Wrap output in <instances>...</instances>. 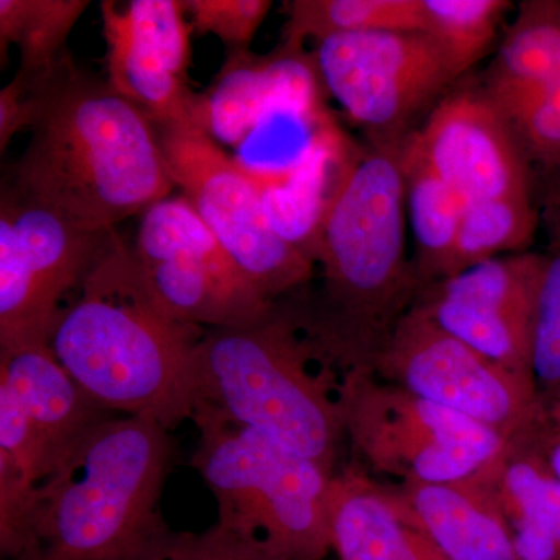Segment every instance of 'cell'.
I'll list each match as a JSON object with an SVG mask.
<instances>
[{
  "instance_id": "6da1fadb",
  "label": "cell",
  "mask_w": 560,
  "mask_h": 560,
  "mask_svg": "<svg viewBox=\"0 0 560 560\" xmlns=\"http://www.w3.org/2000/svg\"><path fill=\"white\" fill-rule=\"evenodd\" d=\"M400 149L359 145L316 232V285L291 307L320 359L338 372H374L420 285L407 254Z\"/></svg>"
},
{
  "instance_id": "5bb4252c",
  "label": "cell",
  "mask_w": 560,
  "mask_h": 560,
  "mask_svg": "<svg viewBox=\"0 0 560 560\" xmlns=\"http://www.w3.org/2000/svg\"><path fill=\"white\" fill-rule=\"evenodd\" d=\"M412 138L430 167L464 206L500 200L537 202L525 151L477 77H464Z\"/></svg>"
},
{
  "instance_id": "cb8c5ba5",
  "label": "cell",
  "mask_w": 560,
  "mask_h": 560,
  "mask_svg": "<svg viewBox=\"0 0 560 560\" xmlns=\"http://www.w3.org/2000/svg\"><path fill=\"white\" fill-rule=\"evenodd\" d=\"M90 0H0V55L20 49L21 72L49 75L68 54V39Z\"/></svg>"
},
{
  "instance_id": "52a82bcc",
  "label": "cell",
  "mask_w": 560,
  "mask_h": 560,
  "mask_svg": "<svg viewBox=\"0 0 560 560\" xmlns=\"http://www.w3.org/2000/svg\"><path fill=\"white\" fill-rule=\"evenodd\" d=\"M342 427L360 463L394 485H458L486 477L506 438L415 396L374 372H349L338 388Z\"/></svg>"
},
{
  "instance_id": "277c9868",
  "label": "cell",
  "mask_w": 560,
  "mask_h": 560,
  "mask_svg": "<svg viewBox=\"0 0 560 560\" xmlns=\"http://www.w3.org/2000/svg\"><path fill=\"white\" fill-rule=\"evenodd\" d=\"M175 445L151 420H103L33 501L18 560H167L161 497Z\"/></svg>"
},
{
  "instance_id": "7c38bea8",
  "label": "cell",
  "mask_w": 560,
  "mask_h": 560,
  "mask_svg": "<svg viewBox=\"0 0 560 560\" xmlns=\"http://www.w3.org/2000/svg\"><path fill=\"white\" fill-rule=\"evenodd\" d=\"M374 374L506 440L529 422L539 394L533 377L488 359L416 307L397 324Z\"/></svg>"
},
{
  "instance_id": "4316f807",
  "label": "cell",
  "mask_w": 560,
  "mask_h": 560,
  "mask_svg": "<svg viewBox=\"0 0 560 560\" xmlns=\"http://www.w3.org/2000/svg\"><path fill=\"white\" fill-rule=\"evenodd\" d=\"M530 371L539 389L560 383V242L544 254L536 316H534Z\"/></svg>"
},
{
  "instance_id": "30bf717a",
  "label": "cell",
  "mask_w": 560,
  "mask_h": 560,
  "mask_svg": "<svg viewBox=\"0 0 560 560\" xmlns=\"http://www.w3.org/2000/svg\"><path fill=\"white\" fill-rule=\"evenodd\" d=\"M168 175L254 289L270 304L304 290L315 264L271 226L259 187L197 127H160Z\"/></svg>"
},
{
  "instance_id": "ffe728a7",
  "label": "cell",
  "mask_w": 560,
  "mask_h": 560,
  "mask_svg": "<svg viewBox=\"0 0 560 560\" xmlns=\"http://www.w3.org/2000/svg\"><path fill=\"white\" fill-rule=\"evenodd\" d=\"M481 90L508 121L560 80V0H525L504 28Z\"/></svg>"
},
{
  "instance_id": "8992f818",
  "label": "cell",
  "mask_w": 560,
  "mask_h": 560,
  "mask_svg": "<svg viewBox=\"0 0 560 560\" xmlns=\"http://www.w3.org/2000/svg\"><path fill=\"white\" fill-rule=\"evenodd\" d=\"M191 420L198 429L191 466L217 501L219 522L291 558L326 560L335 474L206 408H195Z\"/></svg>"
},
{
  "instance_id": "8fae6325",
  "label": "cell",
  "mask_w": 560,
  "mask_h": 560,
  "mask_svg": "<svg viewBox=\"0 0 560 560\" xmlns=\"http://www.w3.org/2000/svg\"><path fill=\"white\" fill-rule=\"evenodd\" d=\"M132 257L158 304L201 329L241 326L272 305L254 289L186 197H167L140 215Z\"/></svg>"
},
{
  "instance_id": "7402d4cb",
  "label": "cell",
  "mask_w": 560,
  "mask_h": 560,
  "mask_svg": "<svg viewBox=\"0 0 560 560\" xmlns=\"http://www.w3.org/2000/svg\"><path fill=\"white\" fill-rule=\"evenodd\" d=\"M400 162L407 220L415 238L412 267L423 289L451 275L464 202L430 167L412 136L400 149Z\"/></svg>"
},
{
  "instance_id": "d4e9b609",
  "label": "cell",
  "mask_w": 560,
  "mask_h": 560,
  "mask_svg": "<svg viewBox=\"0 0 560 560\" xmlns=\"http://www.w3.org/2000/svg\"><path fill=\"white\" fill-rule=\"evenodd\" d=\"M510 0H420L422 32L430 35L451 57L460 75L499 46Z\"/></svg>"
},
{
  "instance_id": "603a6c76",
  "label": "cell",
  "mask_w": 560,
  "mask_h": 560,
  "mask_svg": "<svg viewBox=\"0 0 560 560\" xmlns=\"http://www.w3.org/2000/svg\"><path fill=\"white\" fill-rule=\"evenodd\" d=\"M280 46L305 50L327 36L360 32H422L420 0H293Z\"/></svg>"
},
{
  "instance_id": "e0dca14e",
  "label": "cell",
  "mask_w": 560,
  "mask_h": 560,
  "mask_svg": "<svg viewBox=\"0 0 560 560\" xmlns=\"http://www.w3.org/2000/svg\"><path fill=\"white\" fill-rule=\"evenodd\" d=\"M385 486L401 514L448 560H518L510 526L485 482Z\"/></svg>"
},
{
  "instance_id": "44dd1931",
  "label": "cell",
  "mask_w": 560,
  "mask_h": 560,
  "mask_svg": "<svg viewBox=\"0 0 560 560\" xmlns=\"http://www.w3.org/2000/svg\"><path fill=\"white\" fill-rule=\"evenodd\" d=\"M305 50L230 54L208 91L198 94L195 125L220 147L237 150Z\"/></svg>"
},
{
  "instance_id": "9c48e42d",
  "label": "cell",
  "mask_w": 560,
  "mask_h": 560,
  "mask_svg": "<svg viewBox=\"0 0 560 560\" xmlns=\"http://www.w3.org/2000/svg\"><path fill=\"white\" fill-rule=\"evenodd\" d=\"M116 230L73 220L14 189L0 194V350L49 346L70 291L105 257Z\"/></svg>"
},
{
  "instance_id": "f1b7e54d",
  "label": "cell",
  "mask_w": 560,
  "mask_h": 560,
  "mask_svg": "<svg viewBox=\"0 0 560 560\" xmlns=\"http://www.w3.org/2000/svg\"><path fill=\"white\" fill-rule=\"evenodd\" d=\"M534 180L560 167V80L541 92L528 108L510 121ZM536 184V183H534Z\"/></svg>"
},
{
  "instance_id": "9a60e30c",
  "label": "cell",
  "mask_w": 560,
  "mask_h": 560,
  "mask_svg": "<svg viewBox=\"0 0 560 560\" xmlns=\"http://www.w3.org/2000/svg\"><path fill=\"white\" fill-rule=\"evenodd\" d=\"M110 86L154 127H197L189 88L190 33L184 0L101 3Z\"/></svg>"
},
{
  "instance_id": "4dcf8cb0",
  "label": "cell",
  "mask_w": 560,
  "mask_h": 560,
  "mask_svg": "<svg viewBox=\"0 0 560 560\" xmlns=\"http://www.w3.org/2000/svg\"><path fill=\"white\" fill-rule=\"evenodd\" d=\"M49 75H28L18 70L0 91V151H5L18 132L32 130L39 116L44 86Z\"/></svg>"
},
{
  "instance_id": "ac0fdd59",
  "label": "cell",
  "mask_w": 560,
  "mask_h": 560,
  "mask_svg": "<svg viewBox=\"0 0 560 560\" xmlns=\"http://www.w3.org/2000/svg\"><path fill=\"white\" fill-rule=\"evenodd\" d=\"M327 518L338 560H448L401 514L385 482L357 466L335 471Z\"/></svg>"
},
{
  "instance_id": "ba28073f",
  "label": "cell",
  "mask_w": 560,
  "mask_h": 560,
  "mask_svg": "<svg viewBox=\"0 0 560 560\" xmlns=\"http://www.w3.org/2000/svg\"><path fill=\"white\" fill-rule=\"evenodd\" d=\"M312 44L327 98L375 149H401L464 79L423 32L342 33Z\"/></svg>"
},
{
  "instance_id": "f546056e",
  "label": "cell",
  "mask_w": 560,
  "mask_h": 560,
  "mask_svg": "<svg viewBox=\"0 0 560 560\" xmlns=\"http://www.w3.org/2000/svg\"><path fill=\"white\" fill-rule=\"evenodd\" d=\"M167 560H298L217 521L201 533H175Z\"/></svg>"
},
{
  "instance_id": "83f0119b",
  "label": "cell",
  "mask_w": 560,
  "mask_h": 560,
  "mask_svg": "<svg viewBox=\"0 0 560 560\" xmlns=\"http://www.w3.org/2000/svg\"><path fill=\"white\" fill-rule=\"evenodd\" d=\"M191 31L217 36L231 50L248 51L272 9L271 0H184Z\"/></svg>"
},
{
  "instance_id": "5b68a950",
  "label": "cell",
  "mask_w": 560,
  "mask_h": 560,
  "mask_svg": "<svg viewBox=\"0 0 560 560\" xmlns=\"http://www.w3.org/2000/svg\"><path fill=\"white\" fill-rule=\"evenodd\" d=\"M340 381L287 298L259 319L206 329L195 350V408L256 431L330 474L346 436Z\"/></svg>"
},
{
  "instance_id": "4fadbf2b",
  "label": "cell",
  "mask_w": 560,
  "mask_h": 560,
  "mask_svg": "<svg viewBox=\"0 0 560 560\" xmlns=\"http://www.w3.org/2000/svg\"><path fill=\"white\" fill-rule=\"evenodd\" d=\"M544 254L493 257L420 289L412 307L471 349L529 375Z\"/></svg>"
},
{
  "instance_id": "484cf974",
  "label": "cell",
  "mask_w": 560,
  "mask_h": 560,
  "mask_svg": "<svg viewBox=\"0 0 560 560\" xmlns=\"http://www.w3.org/2000/svg\"><path fill=\"white\" fill-rule=\"evenodd\" d=\"M539 219V206L534 200H500L464 206L458 248L448 276L493 257L528 249Z\"/></svg>"
},
{
  "instance_id": "d6986e66",
  "label": "cell",
  "mask_w": 560,
  "mask_h": 560,
  "mask_svg": "<svg viewBox=\"0 0 560 560\" xmlns=\"http://www.w3.org/2000/svg\"><path fill=\"white\" fill-rule=\"evenodd\" d=\"M480 481L499 503L518 560H560V478L528 427L506 441Z\"/></svg>"
},
{
  "instance_id": "2e32d148",
  "label": "cell",
  "mask_w": 560,
  "mask_h": 560,
  "mask_svg": "<svg viewBox=\"0 0 560 560\" xmlns=\"http://www.w3.org/2000/svg\"><path fill=\"white\" fill-rule=\"evenodd\" d=\"M0 389L10 394L25 420L43 486L103 420L114 416L81 389L49 346L0 350Z\"/></svg>"
},
{
  "instance_id": "3957f363",
  "label": "cell",
  "mask_w": 560,
  "mask_h": 560,
  "mask_svg": "<svg viewBox=\"0 0 560 560\" xmlns=\"http://www.w3.org/2000/svg\"><path fill=\"white\" fill-rule=\"evenodd\" d=\"M205 330L158 304L117 237L61 312L49 348L103 410L172 431L194 416L195 350Z\"/></svg>"
},
{
  "instance_id": "7a4b0ae2",
  "label": "cell",
  "mask_w": 560,
  "mask_h": 560,
  "mask_svg": "<svg viewBox=\"0 0 560 560\" xmlns=\"http://www.w3.org/2000/svg\"><path fill=\"white\" fill-rule=\"evenodd\" d=\"M31 131L7 183L88 226L116 230L175 187L153 121L69 51Z\"/></svg>"
},
{
  "instance_id": "1f68e13d",
  "label": "cell",
  "mask_w": 560,
  "mask_h": 560,
  "mask_svg": "<svg viewBox=\"0 0 560 560\" xmlns=\"http://www.w3.org/2000/svg\"><path fill=\"white\" fill-rule=\"evenodd\" d=\"M526 427L560 478V383L539 389L536 407Z\"/></svg>"
}]
</instances>
